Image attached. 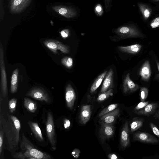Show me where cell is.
I'll return each instance as SVG.
<instances>
[{
  "label": "cell",
  "mask_w": 159,
  "mask_h": 159,
  "mask_svg": "<svg viewBox=\"0 0 159 159\" xmlns=\"http://www.w3.org/2000/svg\"><path fill=\"white\" fill-rule=\"evenodd\" d=\"M113 90L110 89L104 92L100 93L98 95L97 98V101L99 102H102L113 95Z\"/></svg>",
  "instance_id": "83f0119b"
},
{
  "label": "cell",
  "mask_w": 159,
  "mask_h": 159,
  "mask_svg": "<svg viewBox=\"0 0 159 159\" xmlns=\"http://www.w3.org/2000/svg\"><path fill=\"white\" fill-rule=\"evenodd\" d=\"M28 124L37 139L39 142L43 141V137L38 124L31 121H28Z\"/></svg>",
  "instance_id": "ffe728a7"
},
{
  "label": "cell",
  "mask_w": 159,
  "mask_h": 159,
  "mask_svg": "<svg viewBox=\"0 0 159 159\" xmlns=\"http://www.w3.org/2000/svg\"><path fill=\"white\" fill-rule=\"evenodd\" d=\"M17 99L16 98H13L10 100L9 102V107L10 112H13L16 110Z\"/></svg>",
  "instance_id": "1f68e13d"
},
{
  "label": "cell",
  "mask_w": 159,
  "mask_h": 159,
  "mask_svg": "<svg viewBox=\"0 0 159 159\" xmlns=\"http://www.w3.org/2000/svg\"><path fill=\"white\" fill-rule=\"evenodd\" d=\"M60 33L63 38H66L68 36L69 34V31L68 29H65L62 30L60 32Z\"/></svg>",
  "instance_id": "74e56055"
},
{
  "label": "cell",
  "mask_w": 159,
  "mask_h": 159,
  "mask_svg": "<svg viewBox=\"0 0 159 159\" xmlns=\"http://www.w3.org/2000/svg\"><path fill=\"white\" fill-rule=\"evenodd\" d=\"M19 70L16 68L14 70L11 77V93L16 92L18 86V77Z\"/></svg>",
  "instance_id": "7402d4cb"
},
{
  "label": "cell",
  "mask_w": 159,
  "mask_h": 159,
  "mask_svg": "<svg viewBox=\"0 0 159 159\" xmlns=\"http://www.w3.org/2000/svg\"><path fill=\"white\" fill-rule=\"evenodd\" d=\"M105 9L107 10L109 8L111 0H104Z\"/></svg>",
  "instance_id": "60d3db41"
},
{
  "label": "cell",
  "mask_w": 159,
  "mask_h": 159,
  "mask_svg": "<svg viewBox=\"0 0 159 159\" xmlns=\"http://www.w3.org/2000/svg\"><path fill=\"white\" fill-rule=\"evenodd\" d=\"M0 65L1 75V89L2 95L6 97L7 93V75L4 60V52L2 45L0 42Z\"/></svg>",
  "instance_id": "8992f818"
},
{
  "label": "cell",
  "mask_w": 159,
  "mask_h": 159,
  "mask_svg": "<svg viewBox=\"0 0 159 159\" xmlns=\"http://www.w3.org/2000/svg\"><path fill=\"white\" fill-rule=\"evenodd\" d=\"M107 73V70H106L99 75L95 80L90 89V92L91 93H93L96 91L101 84Z\"/></svg>",
  "instance_id": "cb8c5ba5"
},
{
  "label": "cell",
  "mask_w": 159,
  "mask_h": 159,
  "mask_svg": "<svg viewBox=\"0 0 159 159\" xmlns=\"http://www.w3.org/2000/svg\"><path fill=\"white\" fill-rule=\"evenodd\" d=\"M138 6L144 19L147 20L152 13L151 8L147 5L142 3H138Z\"/></svg>",
  "instance_id": "484cf974"
},
{
  "label": "cell",
  "mask_w": 159,
  "mask_h": 159,
  "mask_svg": "<svg viewBox=\"0 0 159 159\" xmlns=\"http://www.w3.org/2000/svg\"><path fill=\"white\" fill-rule=\"evenodd\" d=\"M114 73L112 69H110L107 73L100 91V93H103L112 89L114 86Z\"/></svg>",
  "instance_id": "4fadbf2b"
},
{
  "label": "cell",
  "mask_w": 159,
  "mask_h": 159,
  "mask_svg": "<svg viewBox=\"0 0 159 159\" xmlns=\"http://www.w3.org/2000/svg\"><path fill=\"white\" fill-rule=\"evenodd\" d=\"M61 63L66 68H70L73 66V60L71 57H65L62 59Z\"/></svg>",
  "instance_id": "4dcf8cb0"
},
{
  "label": "cell",
  "mask_w": 159,
  "mask_h": 159,
  "mask_svg": "<svg viewBox=\"0 0 159 159\" xmlns=\"http://www.w3.org/2000/svg\"><path fill=\"white\" fill-rule=\"evenodd\" d=\"M151 70L149 61H146L143 64L139 72V75L143 80L148 81L151 76Z\"/></svg>",
  "instance_id": "d6986e66"
},
{
  "label": "cell",
  "mask_w": 159,
  "mask_h": 159,
  "mask_svg": "<svg viewBox=\"0 0 159 159\" xmlns=\"http://www.w3.org/2000/svg\"><path fill=\"white\" fill-rule=\"evenodd\" d=\"M144 120L143 118L135 117L133 118L130 124V132L133 133L142 127Z\"/></svg>",
  "instance_id": "603a6c76"
},
{
  "label": "cell",
  "mask_w": 159,
  "mask_h": 159,
  "mask_svg": "<svg viewBox=\"0 0 159 159\" xmlns=\"http://www.w3.org/2000/svg\"><path fill=\"white\" fill-rule=\"evenodd\" d=\"M118 106V104H111L103 109L99 114L98 116L99 117L104 114L111 111L116 108Z\"/></svg>",
  "instance_id": "f1b7e54d"
},
{
  "label": "cell",
  "mask_w": 159,
  "mask_h": 159,
  "mask_svg": "<svg viewBox=\"0 0 159 159\" xmlns=\"http://www.w3.org/2000/svg\"><path fill=\"white\" fill-rule=\"evenodd\" d=\"M76 95L74 89L70 84H68L65 89V99L67 107L72 110L74 107Z\"/></svg>",
  "instance_id": "8fae6325"
},
{
  "label": "cell",
  "mask_w": 159,
  "mask_h": 159,
  "mask_svg": "<svg viewBox=\"0 0 159 159\" xmlns=\"http://www.w3.org/2000/svg\"><path fill=\"white\" fill-rule=\"evenodd\" d=\"M45 46L53 53H57V50H59L64 53L67 54L70 52L69 46L55 40L46 39L43 42Z\"/></svg>",
  "instance_id": "52a82bcc"
},
{
  "label": "cell",
  "mask_w": 159,
  "mask_h": 159,
  "mask_svg": "<svg viewBox=\"0 0 159 159\" xmlns=\"http://www.w3.org/2000/svg\"><path fill=\"white\" fill-rule=\"evenodd\" d=\"M13 158L18 159H36L32 156L29 153L22 151L19 152H14L12 154Z\"/></svg>",
  "instance_id": "4316f807"
},
{
  "label": "cell",
  "mask_w": 159,
  "mask_h": 159,
  "mask_svg": "<svg viewBox=\"0 0 159 159\" xmlns=\"http://www.w3.org/2000/svg\"><path fill=\"white\" fill-rule=\"evenodd\" d=\"M149 125L153 133L159 138V129L152 122L150 123Z\"/></svg>",
  "instance_id": "d590c367"
},
{
  "label": "cell",
  "mask_w": 159,
  "mask_h": 159,
  "mask_svg": "<svg viewBox=\"0 0 159 159\" xmlns=\"http://www.w3.org/2000/svg\"><path fill=\"white\" fill-rule=\"evenodd\" d=\"M139 88V86L134 83L131 79L129 73L127 74L124 80L122 85L124 93L126 94L134 92Z\"/></svg>",
  "instance_id": "30bf717a"
},
{
  "label": "cell",
  "mask_w": 159,
  "mask_h": 159,
  "mask_svg": "<svg viewBox=\"0 0 159 159\" xmlns=\"http://www.w3.org/2000/svg\"><path fill=\"white\" fill-rule=\"evenodd\" d=\"M129 130L127 121L125 122L122 128L120 138V144L123 149L127 148L130 143Z\"/></svg>",
  "instance_id": "9a60e30c"
},
{
  "label": "cell",
  "mask_w": 159,
  "mask_h": 159,
  "mask_svg": "<svg viewBox=\"0 0 159 159\" xmlns=\"http://www.w3.org/2000/svg\"><path fill=\"white\" fill-rule=\"evenodd\" d=\"M114 32L122 39L143 37L142 34L137 28L129 25L120 26L115 30Z\"/></svg>",
  "instance_id": "3957f363"
},
{
  "label": "cell",
  "mask_w": 159,
  "mask_h": 159,
  "mask_svg": "<svg viewBox=\"0 0 159 159\" xmlns=\"http://www.w3.org/2000/svg\"><path fill=\"white\" fill-rule=\"evenodd\" d=\"M133 139L135 141L145 143L156 144L159 142V140L153 135L141 131H138L134 133Z\"/></svg>",
  "instance_id": "9c48e42d"
},
{
  "label": "cell",
  "mask_w": 159,
  "mask_h": 159,
  "mask_svg": "<svg viewBox=\"0 0 159 159\" xmlns=\"http://www.w3.org/2000/svg\"><path fill=\"white\" fill-rule=\"evenodd\" d=\"M25 95L47 103H50L51 102L50 97L47 91L41 87L32 88Z\"/></svg>",
  "instance_id": "5b68a950"
},
{
  "label": "cell",
  "mask_w": 159,
  "mask_h": 159,
  "mask_svg": "<svg viewBox=\"0 0 159 159\" xmlns=\"http://www.w3.org/2000/svg\"><path fill=\"white\" fill-rule=\"evenodd\" d=\"M80 151L78 149H75L72 152L71 155L75 158H77L80 155Z\"/></svg>",
  "instance_id": "f35d334b"
},
{
  "label": "cell",
  "mask_w": 159,
  "mask_h": 159,
  "mask_svg": "<svg viewBox=\"0 0 159 159\" xmlns=\"http://www.w3.org/2000/svg\"><path fill=\"white\" fill-rule=\"evenodd\" d=\"M21 151L29 153L36 159H51V156L45 152L38 150L27 138L23 133L20 143Z\"/></svg>",
  "instance_id": "7a4b0ae2"
},
{
  "label": "cell",
  "mask_w": 159,
  "mask_h": 159,
  "mask_svg": "<svg viewBox=\"0 0 159 159\" xmlns=\"http://www.w3.org/2000/svg\"><path fill=\"white\" fill-rule=\"evenodd\" d=\"M152 28H155L159 27V17H157L153 19L150 24Z\"/></svg>",
  "instance_id": "8d00e7d4"
},
{
  "label": "cell",
  "mask_w": 159,
  "mask_h": 159,
  "mask_svg": "<svg viewBox=\"0 0 159 159\" xmlns=\"http://www.w3.org/2000/svg\"><path fill=\"white\" fill-rule=\"evenodd\" d=\"M154 117L156 119H158L159 120V109L158 110L156 111L154 114Z\"/></svg>",
  "instance_id": "7bdbcfd3"
},
{
  "label": "cell",
  "mask_w": 159,
  "mask_h": 159,
  "mask_svg": "<svg viewBox=\"0 0 159 159\" xmlns=\"http://www.w3.org/2000/svg\"><path fill=\"white\" fill-rule=\"evenodd\" d=\"M91 106H82L80 112L79 119L80 122L83 125L86 124L89 120L91 115Z\"/></svg>",
  "instance_id": "ac0fdd59"
},
{
  "label": "cell",
  "mask_w": 159,
  "mask_h": 159,
  "mask_svg": "<svg viewBox=\"0 0 159 159\" xmlns=\"http://www.w3.org/2000/svg\"><path fill=\"white\" fill-rule=\"evenodd\" d=\"M46 130L50 143L53 150L56 149L57 140L53 118L52 113L49 111L46 122Z\"/></svg>",
  "instance_id": "277c9868"
},
{
  "label": "cell",
  "mask_w": 159,
  "mask_h": 159,
  "mask_svg": "<svg viewBox=\"0 0 159 159\" xmlns=\"http://www.w3.org/2000/svg\"><path fill=\"white\" fill-rule=\"evenodd\" d=\"M4 131L2 129L1 127L0 130V155L1 156L2 152L3 142Z\"/></svg>",
  "instance_id": "e575fe53"
},
{
  "label": "cell",
  "mask_w": 159,
  "mask_h": 159,
  "mask_svg": "<svg viewBox=\"0 0 159 159\" xmlns=\"http://www.w3.org/2000/svg\"><path fill=\"white\" fill-rule=\"evenodd\" d=\"M94 11L96 15L98 16H100L103 13V10L101 5L100 4L96 5L94 8Z\"/></svg>",
  "instance_id": "836d02e7"
},
{
  "label": "cell",
  "mask_w": 159,
  "mask_h": 159,
  "mask_svg": "<svg viewBox=\"0 0 159 159\" xmlns=\"http://www.w3.org/2000/svg\"><path fill=\"white\" fill-rule=\"evenodd\" d=\"M0 125H2L7 139V149L14 152L18 149L20 140L21 124L19 120L15 116L9 115L6 120L0 117Z\"/></svg>",
  "instance_id": "6da1fadb"
},
{
  "label": "cell",
  "mask_w": 159,
  "mask_h": 159,
  "mask_svg": "<svg viewBox=\"0 0 159 159\" xmlns=\"http://www.w3.org/2000/svg\"><path fill=\"white\" fill-rule=\"evenodd\" d=\"M158 106L159 104L157 102L148 104L144 108L135 113L137 115L149 116L155 113Z\"/></svg>",
  "instance_id": "e0dca14e"
},
{
  "label": "cell",
  "mask_w": 159,
  "mask_h": 159,
  "mask_svg": "<svg viewBox=\"0 0 159 159\" xmlns=\"http://www.w3.org/2000/svg\"><path fill=\"white\" fill-rule=\"evenodd\" d=\"M108 157L111 159H118L117 156L114 154H110L108 155Z\"/></svg>",
  "instance_id": "b9f144b4"
},
{
  "label": "cell",
  "mask_w": 159,
  "mask_h": 159,
  "mask_svg": "<svg viewBox=\"0 0 159 159\" xmlns=\"http://www.w3.org/2000/svg\"><path fill=\"white\" fill-rule=\"evenodd\" d=\"M100 125L99 131V137L102 142L109 139L113 135L115 128L113 124L106 123L102 121L99 122Z\"/></svg>",
  "instance_id": "ba28073f"
},
{
  "label": "cell",
  "mask_w": 159,
  "mask_h": 159,
  "mask_svg": "<svg viewBox=\"0 0 159 159\" xmlns=\"http://www.w3.org/2000/svg\"><path fill=\"white\" fill-rule=\"evenodd\" d=\"M148 103L149 102L148 101H141L135 106L134 109V111L135 112L138 111L142 109L147 105L148 104Z\"/></svg>",
  "instance_id": "d6a6232c"
},
{
  "label": "cell",
  "mask_w": 159,
  "mask_h": 159,
  "mask_svg": "<svg viewBox=\"0 0 159 159\" xmlns=\"http://www.w3.org/2000/svg\"><path fill=\"white\" fill-rule=\"evenodd\" d=\"M53 7L56 12L67 18L74 17L77 15L76 11L72 7L61 6H56Z\"/></svg>",
  "instance_id": "7c38bea8"
},
{
  "label": "cell",
  "mask_w": 159,
  "mask_h": 159,
  "mask_svg": "<svg viewBox=\"0 0 159 159\" xmlns=\"http://www.w3.org/2000/svg\"><path fill=\"white\" fill-rule=\"evenodd\" d=\"M139 98L141 101H144L147 98L148 93V90L145 87H141L140 90Z\"/></svg>",
  "instance_id": "f546056e"
},
{
  "label": "cell",
  "mask_w": 159,
  "mask_h": 159,
  "mask_svg": "<svg viewBox=\"0 0 159 159\" xmlns=\"http://www.w3.org/2000/svg\"><path fill=\"white\" fill-rule=\"evenodd\" d=\"M24 105L28 111L32 113L34 112L37 108L36 103L26 97L24 98Z\"/></svg>",
  "instance_id": "d4e9b609"
},
{
  "label": "cell",
  "mask_w": 159,
  "mask_h": 159,
  "mask_svg": "<svg viewBox=\"0 0 159 159\" xmlns=\"http://www.w3.org/2000/svg\"><path fill=\"white\" fill-rule=\"evenodd\" d=\"M155 62L157 65V69L159 72V62L156 59L155 60ZM156 77L157 78L159 79V73L156 75Z\"/></svg>",
  "instance_id": "ee69618b"
},
{
  "label": "cell",
  "mask_w": 159,
  "mask_h": 159,
  "mask_svg": "<svg viewBox=\"0 0 159 159\" xmlns=\"http://www.w3.org/2000/svg\"><path fill=\"white\" fill-rule=\"evenodd\" d=\"M32 0H11V9L12 12L18 13L22 11Z\"/></svg>",
  "instance_id": "2e32d148"
},
{
  "label": "cell",
  "mask_w": 159,
  "mask_h": 159,
  "mask_svg": "<svg viewBox=\"0 0 159 159\" xmlns=\"http://www.w3.org/2000/svg\"><path fill=\"white\" fill-rule=\"evenodd\" d=\"M152 0L154 2H157V1H159V0Z\"/></svg>",
  "instance_id": "f6af8a7d"
},
{
  "label": "cell",
  "mask_w": 159,
  "mask_h": 159,
  "mask_svg": "<svg viewBox=\"0 0 159 159\" xmlns=\"http://www.w3.org/2000/svg\"><path fill=\"white\" fill-rule=\"evenodd\" d=\"M142 48V46L139 44H135L127 46L118 47L119 50L121 52L132 54L139 53Z\"/></svg>",
  "instance_id": "44dd1931"
},
{
  "label": "cell",
  "mask_w": 159,
  "mask_h": 159,
  "mask_svg": "<svg viewBox=\"0 0 159 159\" xmlns=\"http://www.w3.org/2000/svg\"><path fill=\"white\" fill-rule=\"evenodd\" d=\"M70 126V122L68 119H65L64 120V126L66 129H68Z\"/></svg>",
  "instance_id": "ab89813d"
},
{
  "label": "cell",
  "mask_w": 159,
  "mask_h": 159,
  "mask_svg": "<svg viewBox=\"0 0 159 159\" xmlns=\"http://www.w3.org/2000/svg\"><path fill=\"white\" fill-rule=\"evenodd\" d=\"M120 113L119 108H116L100 117L99 120L107 124H113L119 116Z\"/></svg>",
  "instance_id": "5bb4252c"
}]
</instances>
